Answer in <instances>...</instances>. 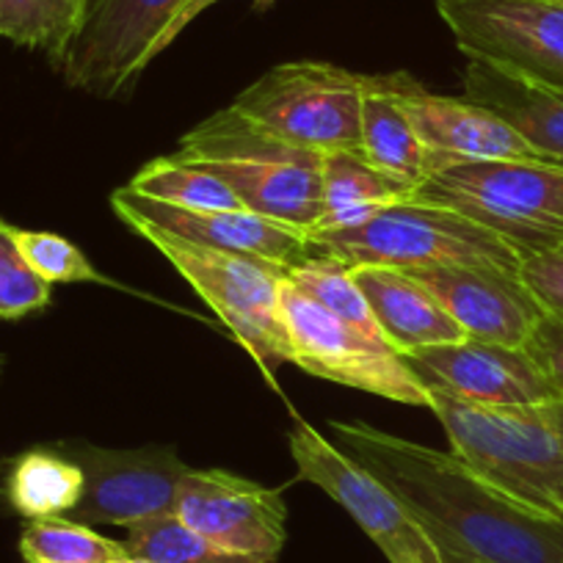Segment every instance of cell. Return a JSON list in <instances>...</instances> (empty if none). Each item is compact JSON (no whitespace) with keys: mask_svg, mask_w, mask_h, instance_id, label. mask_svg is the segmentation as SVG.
<instances>
[{"mask_svg":"<svg viewBox=\"0 0 563 563\" xmlns=\"http://www.w3.org/2000/svg\"><path fill=\"white\" fill-rule=\"evenodd\" d=\"M329 431L340 451L404 500L442 563H563V519L517 506L453 453L362 420H332Z\"/></svg>","mask_w":563,"mask_h":563,"instance_id":"1","label":"cell"},{"mask_svg":"<svg viewBox=\"0 0 563 563\" xmlns=\"http://www.w3.org/2000/svg\"><path fill=\"white\" fill-rule=\"evenodd\" d=\"M426 384V382H422ZM429 409L451 453L517 506L563 519V400L528 406L470 404L437 384Z\"/></svg>","mask_w":563,"mask_h":563,"instance_id":"2","label":"cell"},{"mask_svg":"<svg viewBox=\"0 0 563 563\" xmlns=\"http://www.w3.org/2000/svg\"><path fill=\"white\" fill-rule=\"evenodd\" d=\"M175 158L219 175L252 213L310 235L321 221L323 153L299 147L232 106L188 130Z\"/></svg>","mask_w":563,"mask_h":563,"instance_id":"3","label":"cell"},{"mask_svg":"<svg viewBox=\"0 0 563 563\" xmlns=\"http://www.w3.org/2000/svg\"><path fill=\"white\" fill-rule=\"evenodd\" d=\"M411 199L456 210L503 238L519 257L563 241V166L431 155L429 175Z\"/></svg>","mask_w":563,"mask_h":563,"instance_id":"4","label":"cell"},{"mask_svg":"<svg viewBox=\"0 0 563 563\" xmlns=\"http://www.w3.org/2000/svg\"><path fill=\"white\" fill-rule=\"evenodd\" d=\"M316 252L345 265H387L417 271L437 265H497L519 271V257L503 238L456 210L406 197L371 219L343 230L307 235Z\"/></svg>","mask_w":563,"mask_h":563,"instance_id":"5","label":"cell"},{"mask_svg":"<svg viewBox=\"0 0 563 563\" xmlns=\"http://www.w3.org/2000/svg\"><path fill=\"white\" fill-rule=\"evenodd\" d=\"M130 230L175 265L177 274L208 301L265 373L279 362H290V340L279 307V290L288 271L246 254L197 246L155 227L139 224Z\"/></svg>","mask_w":563,"mask_h":563,"instance_id":"6","label":"cell"},{"mask_svg":"<svg viewBox=\"0 0 563 563\" xmlns=\"http://www.w3.org/2000/svg\"><path fill=\"white\" fill-rule=\"evenodd\" d=\"M362 80L365 75L327 62L276 64L249 84L232 108L299 147L360 153Z\"/></svg>","mask_w":563,"mask_h":563,"instance_id":"7","label":"cell"},{"mask_svg":"<svg viewBox=\"0 0 563 563\" xmlns=\"http://www.w3.org/2000/svg\"><path fill=\"white\" fill-rule=\"evenodd\" d=\"M282 321L288 329L290 362L310 376L345 384L409 406H429V389L404 356L349 327L321 305L282 282Z\"/></svg>","mask_w":563,"mask_h":563,"instance_id":"8","label":"cell"},{"mask_svg":"<svg viewBox=\"0 0 563 563\" xmlns=\"http://www.w3.org/2000/svg\"><path fill=\"white\" fill-rule=\"evenodd\" d=\"M191 0H89L84 25L58 73L95 97L122 95L169 47Z\"/></svg>","mask_w":563,"mask_h":563,"instance_id":"9","label":"cell"},{"mask_svg":"<svg viewBox=\"0 0 563 563\" xmlns=\"http://www.w3.org/2000/svg\"><path fill=\"white\" fill-rule=\"evenodd\" d=\"M288 445L299 478L310 481L340 503L389 563H442L440 552L404 500L378 475L327 440L316 426L294 417Z\"/></svg>","mask_w":563,"mask_h":563,"instance_id":"10","label":"cell"},{"mask_svg":"<svg viewBox=\"0 0 563 563\" xmlns=\"http://www.w3.org/2000/svg\"><path fill=\"white\" fill-rule=\"evenodd\" d=\"M467 58L563 86V0H437Z\"/></svg>","mask_w":563,"mask_h":563,"instance_id":"11","label":"cell"},{"mask_svg":"<svg viewBox=\"0 0 563 563\" xmlns=\"http://www.w3.org/2000/svg\"><path fill=\"white\" fill-rule=\"evenodd\" d=\"M58 451L84 470V500L73 511L84 525L133 528L175 514L177 492L191 470L172 445L113 451L89 442H67Z\"/></svg>","mask_w":563,"mask_h":563,"instance_id":"12","label":"cell"},{"mask_svg":"<svg viewBox=\"0 0 563 563\" xmlns=\"http://www.w3.org/2000/svg\"><path fill=\"white\" fill-rule=\"evenodd\" d=\"M175 517L216 547L274 563L288 541V506L282 492L227 470H188Z\"/></svg>","mask_w":563,"mask_h":563,"instance_id":"13","label":"cell"},{"mask_svg":"<svg viewBox=\"0 0 563 563\" xmlns=\"http://www.w3.org/2000/svg\"><path fill=\"white\" fill-rule=\"evenodd\" d=\"M406 274L429 288L470 340L525 349L544 316L519 271L497 265H437Z\"/></svg>","mask_w":563,"mask_h":563,"instance_id":"14","label":"cell"},{"mask_svg":"<svg viewBox=\"0 0 563 563\" xmlns=\"http://www.w3.org/2000/svg\"><path fill=\"white\" fill-rule=\"evenodd\" d=\"M111 208L128 227H155L197 246L246 254L288 271L312 254L305 232L252 213V210H183L139 197L130 188L111 194Z\"/></svg>","mask_w":563,"mask_h":563,"instance_id":"15","label":"cell"},{"mask_svg":"<svg viewBox=\"0 0 563 563\" xmlns=\"http://www.w3.org/2000/svg\"><path fill=\"white\" fill-rule=\"evenodd\" d=\"M415 376L470 404L528 406L558 400V393L525 349L462 340L404 356ZM563 400V398H561Z\"/></svg>","mask_w":563,"mask_h":563,"instance_id":"16","label":"cell"},{"mask_svg":"<svg viewBox=\"0 0 563 563\" xmlns=\"http://www.w3.org/2000/svg\"><path fill=\"white\" fill-rule=\"evenodd\" d=\"M398 95L411 128L420 135L422 147L429 150V155L550 164L506 119L467 97L434 95L409 73H398Z\"/></svg>","mask_w":563,"mask_h":563,"instance_id":"17","label":"cell"},{"mask_svg":"<svg viewBox=\"0 0 563 563\" xmlns=\"http://www.w3.org/2000/svg\"><path fill=\"white\" fill-rule=\"evenodd\" d=\"M351 271L384 340L400 356L467 340L462 327L448 316L429 288H422L406 271L387 265H351Z\"/></svg>","mask_w":563,"mask_h":563,"instance_id":"18","label":"cell"},{"mask_svg":"<svg viewBox=\"0 0 563 563\" xmlns=\"http://www.w3.org/2000/svg\"><path fill=\"white\" fill-rule=\"evenodd\" d=\"M464 97L495 111L550 164L563 166V86L470 58L464 67Z\"/></svg>","mask_w":563,"mask_h":563,"instance_id":"19","label":"cell"},{"mask_svg":"<svg viewBox=\"0 0 563 563\" xmlns=\"http://www.w3.org/2000/svg\"><path fill=\"white\" fill-rule=\"evenodd\" d=\"M360 155L409 197L429 175L431 155L400 106L398 73L362 80Z\"/></svg>","mask_w":563,"mask_h":563,"instance_id":"20","label":"cell"},{"mask_svg":"<svg viewBox=\"0 0 563 563\" xmlns=\"http://www.w3.org/2000/svg\"><path fill=\"white\" fill-rule=\"evenodd\" d=\"M406 197L409 194L404 188H398L382 172L373 169L354 150L323 153L321 221L312 232L354 227Z\"/></svg>","mask_w":563,"mask_h":563,"instance_id":"21","label":"cell"},{"mask_svg":"<svg viewBox=\"0 0 563 563\" xmlns=\"http://www.w3.org/2000/svg\"><path fill=\"white\" fill-rule=\"evenodd\" d=\"M9 506L25 519H51L73 514L84 500V470L62 451H36L14 459L7 478Z\"/></svg>","mask_w":563,"mask_h":563,"instance_id":"22","label":"cell"},{"mask_svg":"<svg viewBox=\"0 0 563 563\" xmlns=\"http://www.w3.org/2000/svg\"><path fill=\"white\" fill-rule=\"evenodd\" d=\"M89 0H0V40L62 64L84 25Z\"/></svg>","mask_w":563,"mask_h":563,"instance_id":"23","label":"cell"},{"mask_svg":"<svg viewBox=\"0 0 563 563\" xmlns=\"http://www.w3.org/2000/svg\"><path fill=\"white\" fill-rule=\"evenodd\" d=\"M124 188L183 210H246L219 175L175 155L141 166Z\"/></svg>","mask_w":563,"mask_h":563,"instance_id":"24","label":"cell"},{"mask_svg":"<svg viewBox=\"0 0 563 563\" xmlns=\"http://www.w3.org/2000/svg\"><path fill=\"white\" fill-rule=\"evenodd\" d=\"M288 282L296 290L310 296L316 305H321L323 310L338 316L343 323L360 329L362 334H367V338L376 340V343L389 345L387 340H384L382 329H378L376 318H373L365 294H362V288L356 285L354 271H351V265H345L343 260H334L329 257V254H321L312 249L310 257L290 265Z\"/></svg>","mask_w":563,"mask_h":563,"instance_id":"25","label":"cell"},{"mask_svg":"<svg viewBox=\"0 0 563 563\" xmlns=\"http://www.w3.org/2000/svg\"><path fill=\"white\" fill-rule=\"evenodd\" d=\"M20 552L25 563H108L128 555V547L84 522L51 517L34 519L23 530Z\"/></svg>","mask_w":563,"mask_h":563,"instance_id":"26","label":"cell"},{"mask_svg":"<svg viewBox=\"0 0 563 563\" xmlns=\"http://www.w3.org/2000/svg\"><path fill=\"white\" fill-rule=\"evenodd\" d=\"M124 547L130 555L147 558L155 563H260L254 558L221 550L197 530L183 525L175 514L128 528Z\"/></svg>","mask_w":563,"mask_h":563,"instance_id":"27","label":"cell"},{"mask_svg":"<svg viewBox=\"0 0 563 563\" xmlns=\"http://www.w3.org/2000/svg\"><path fill=\"white\" fill-rule=\"evenodd\" d=\"M51 282L42 279L18 243V227L0 219V318L18 321L51 305Z\"/></svg>","mask_w":563,"mask_h":563,"instance_id":"28","label":"cell"},{"mask_svg":"<svg viewBox=\"0 0 563 563\" xmlns=\"http://www.w3.org/2000/svg\"><path fill=\"white\" fill-rule=\"evenodd\" d=\"M18 243L31 268L51 285H113L73 241L58 232L18 230Z\"/></svg>","mask_w":563,"mask_h":563,"instance_id":"29","label":"cell"},{"mask_svg":"<svg viewBox=\"0 0 563 563\" xmlns=\"http://www.w3.org/2000/svg\"><path fill=\"white\" fill-rule=\"evenodd\" d=\"M519 276L547 316H563V241L525 254Z\"/></svg>","mask_w":563,"mask_h":563,"instance_id":"30","label":"cell"},{"mask_svg":"<svg viewBox=\"0 0 563 563\" xmlns=\"http://www.w3.org/2000/svg\"><path fill=\"white\" fill-rule=\"evenodd\" d=\"M525 351L541 367L558 398H563V316H547L544 312Z\"/></svg>","mask_w":563,"mask_h":563,"instance_id":"31","label":"cell"},{"mask_svg":"<svg viewBox=\"0 0 563 563\" xmlns=\"http://www.w3.org/2000/svg\"><path fill=\"white\" fill-rule=\"evenodd\" d=\"M216 3H221V0H191V7H188L186 12H183V18L177 20L175 29H172V34H169V47H172V42H175L177 36H180L183 31H186L188 25H191L194 20L199 18V14L208 12V9L216 7ZM271 7H274V0H254V9H257V12H265V9H271Z\"/></svg>","mask_w":563,"mask_h":563,"instance_id":"32","label":"cell"},{"mask_svg":"<svg viewBox=\"0 0 563 563\" xmlns=\"http://www.w3.org/2000/svg\"><path fill=\"white\" fill-rule=\"evenodd\" d=\"M108 563H155V561H147V558H139V555H122V558H117V561H108Z\"/></svg>","mask_w":563,"mask_h":563,"instance_id":"33","label":"cell"},{"mask_svg":"<svg viewBox=\"0 0 563 563\" xmlns=\"http://www.w3.org/2000/svg\"><path fill=\"white\" fill-rule=\"evenodd\" d=\"M3 367H7V356L0 354V373H3Z\"/></svg>","mask_w":563,"mask_h":563,"instance_id":"34","label":"cell"}]
</instances>
